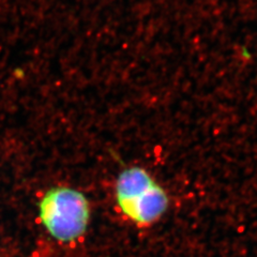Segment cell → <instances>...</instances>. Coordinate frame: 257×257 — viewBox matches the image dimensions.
<instances>
[{
	"label": "cell",
	"instance_id": "6da1fadb",
	"mask_svg": "<svg viewBox=\"0 0 257 257\" xmlns=\"http://www.w3.org/2000/svg\"><path fill=\"white\" fill-rule=\"evenodd\" d=\"M116 200L121 213L139 227H150L171 206L167 191L143 167L124 170L116 182Z\"/></svg>",
	"mask_w": 257,
	"mask_h": 257
},
{
	"label": "cell",
	"instance_id": "7a4b0ae2",
	"mask_svg": "<svg viewBox=\"0 0 257 257\" xmlns=\"http://www.w3.org/2000/svg\"><path fill=\"white\" fill-rule=\"evenodd\" d=\"M40 218L57 240H75L82 236L89 221V207L82 193L70 188L48 191L40 203Z\"/></svg>",
	"mask_w": 257,
	"mask_h": 257
}]
</instances>
